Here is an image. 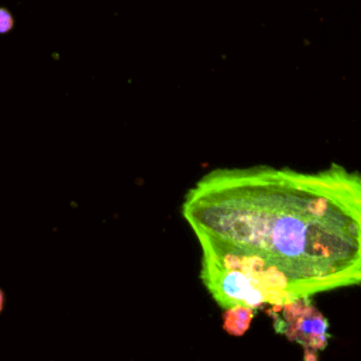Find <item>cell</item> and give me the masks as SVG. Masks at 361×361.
<instances>
[{
  "label": "cell",
  "instance_id": "3957f363",
  "mask_svg": "<svg viewBox=\"0 0 361 361\" xmlns=\"http://www.w3.org/2000/svg\"><path fill=\"white\" fill-rule=\"evenodd\" d=\"M200 264V279L220 307L248 306L254 310L264 307L262 292L243 272L227 269L203 258Z\"/></svg>",
  "mask_w": 361,
  "mask_h": 361
},
{
  "label": "cell",
  "instance_id": "5b68a950",
  "mask_svg": "<svg viewBox=\"0 0 361 361\" xmlns=\"http://www.w3.org/2000/svg\"><path fill=\"white\" fill-rule=\"evenodd\" d=\"M13 21L14 20H13L11 13L6 8H0V34L8 32L14 25Z\"/></svg>",
  "mask_w": 361,
  "mask_h": 361
},
{
  "label": "cell",
  "instance_id": "7a4b0ae2",
  "mask_svg": "<svg viewBox=\"0 0 361 361\" xmlns=\"http://www.w3.org/2000/svg\"><path fill=\"white\" fill-rule=\"evenodd\" d=\"M272 317L276 333L305 348L306 361H316V351L326 348L329 340V322L319 312L310 298H298L281 306L265 309Z\"/></svg>",
  "mask_w": 361,
  "mask_h": 361
},
{
  "label": "cell",
  "instance_id": "277c9868",
  "mask_svg": "<svg viewBox=\"0 0 361 361\" xmlns=\"http://www.w3.org/2000/svg\"><path fill=\"white\" fill-rule=\"evenodd\" d=\"M255 310L248 306H231L221 313L223 329L231 336H243L254 317Z\"/></svg>",
  "mask_w": 361,
  "mask_h": 361
},
{
  "label": "cell",
  "instance_id": "6da1fadb",
  "mask_svg": "<svg viewBox=\"0 0 361 361\" xmlns=\"http://www.w3.org/2000/svg\"><path fill=\"white\" fill-rule=\"evenodd\" d=\"M180 212L202 258L243 272L265 303L361 285L360 171L217 168L186 192Z\"/></svg>",
  "mask_w": 361,
  "mask_h": 361
},
{
  "label": "cell",
  "instance_id": "8992f818",
  "mask_svg": "<svg viewBox=\"0 0 361 361\" xmlns=\"http://www.w3.org/2000/svg\"><path fill=\"white\" fill-rule=\"evenodd\" d=\"M4 305H6V293H4V290L0 288V314L3 313Z\"/></svg>",
  "mask_w": 361,
  "mask_h": 361
}]
</instances>
